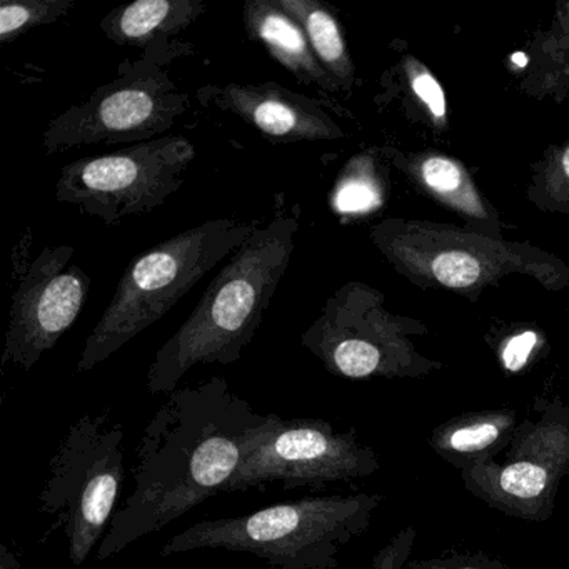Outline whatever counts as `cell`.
Instances as JSON below:
<instances>
[{"label":"cell","mask_w":569,"mask_h":569,"mask_svg":"<svg viewBox=\"0 0 569 569\" xmlns=\"http://www.w3.org/2000/svg\"><path fill=\"white\" fill-rule=\"evenodd\" d=\"M486 339L492 346L499 369L506 376L525 375L549 352L546 332L532 322L509 326L499 335L491 331Z\"/></svg>","instance_id":"obj_23"},{"label":"cell","mask_w":569,"mask_h":569,"mask_svg":"<svg viewBox=\"0 0 569 569\" xmlns=\"http://www.w3.org/2000/svg\"><path fill=\"white\" fill-rule=\"evenodd\" d=\"M406 569H511L485 552H449L439 558L409 561Z\"/></svg>","instance_id":"obj_25"},{"label":"cell","mask_w":569,"mask_h":569,"mask_svg":"<svg viewBox=\"0 0 569 569\" xmlns=\"http://www.w3.org/2000/svg\"><path fill=\"white\" fill-rule=\"evenodd\" d=\"M416 541L415 526H406L401 531L396 532L385 548L376 552L381 569H405L412 552Z\"/></svg>","instance_id":"obj_26"},{"label":"cell","mask_w":569,"mask_h":569,"mask_svg":"<svg viewBox=\"0 0 569 569\" xmlns=\"http://www.w3.org/2000/svg\"><path fill=\"white\" fill-rule=\"evenodd\" d=\"M268 416L256 411L222 376L171 392L142 432L131 495L116 508L96 559L121 555L228 491L249 441Z\"/></svg>","instance_id":"obj_1"},{"label":"cell","mask_w":569,"mask_h":569,"mask_svg":"<svg viewBox=\"0 0 569 569\" xmlns=\"http://www.w3.org/2000/svg\"><path fill=\"white\" fill-rule=\"evenodd\" d=\"M519 422L512 408L466 412L439 425L429 436V445L442 461L461 472L502 455Z\"/></svg>","instance_id":"obj_15"},{"label":"cell","mask_w":569,"mask_h":569,"mask_svg":"<svg viewBox=\"0 0 569 569\" xmlns=\"http://www.w3.org/2000/svg\"><path fill=\"white\" fill-rule=\"evenodd\" d=\"M386 94L395 99L408 121L425 126L435 134L449 132V106L445 89L431 69L406 52L382 78Z\"/></svg>","instance_id":"obj_19"},{"label":"cell","mask_w":569,"mask_h":569,"mask_svg":"<svg viewBox=\"0 0 569 569\" xmlns=\"http://www.w3.org/2000/svg\"><path fill=\"white\" fill-rule=\"evenodd\" d=\"M256 226L212 219L142 252L119 279L111 305L86 339L78 372H88L161 321L209 271L241 248Z\"/></svg>","instance_id":"obj_5"},{"label":"cell","mask_w":569,"mask_h":569,"mask_svg":"<svg viewBox=\"0 0 569 569\" xmlns=\"http://www.w3.org/2000/svg\"><path fill=\"white\" fill-rule=\"evenodd\" d=\"M381 495L318 496L249 515L206 519L172 536L162 556L228 549L268 562L269 569H335L342 548L371 526Z\"/></svg>","instance_id":"obj_4"},{"label":"cell","mask_w":569,"mask_h":569,"mask_svg":"<svg viewBox=\"0 0 569 569\" xmlns=\"http://www.w3.org/2000/svg\"><path fill=\"white\" fill-rule=\"evenodd\" d=\"M381 152L425 198L465 219L469 228L502 236L506 224L501 216L481 194L465 162L435 149L405 152L382 148Z\"/></svg>","instance_id":"obj_14"},{"label":"cell","mask_w":569,"mask_h":569,"mask_svg":"<svg viewBox=\"0 0 569 569\" xmlns=\"http://www.w3.org/2000/svg\"><path fill=\"white\" fill-rule=\"evenodd\" d=\"M381 469L371 446L355 429L338 431L326 419H284L269 415L254 432L228 491L264 485L318 489L331 482L369 478Z\"/></svg>","instance_id":"obj_11"},{"label":"cell","mask_w":569,"mask_h":569,"mask_svg":"<svg viewBox=\"0 0 569 569\" xmlns=\"http://www.w3.org/2000/svg\"><path fill=\"white\" fill-rule=\"evenodd\" d=\"M518 88L536 101L562 104L569 98V0L556 4L548 29L531 36Z\"/></svg>","instance_id":"obj_18"},{"label":"cell","mask_w":569,"mask_h":569,"mask_svg":"<svg viewBox=\"0 0 569 569\" xmlns=\"http://www.w3.org/2000/svg\"><path fill=\"white\" fill-rule=\"evenodd\" d=\"M381 149H368L352 156L329 194V206L342 222L365 218L385 206L388 196V171Z\"/></svg>","instance_id":"obj_21"},{"label":"cell","mask_w":569,"mask_h":569,"mask_svg":"<svg viewBox=\"0 0 569 569\" xmlns=\"http://www.w3.org/2000/svg\"><path fill=\"white\" fill-rule=\"evenodd\" d=\"M242 19L249 38L259 42L301 84L318 86L328 94L341 92L319 64L299 22L274 0H248L242 6Z\"/></svg>","instance_id":"obj_16"},{"label":"cell","mask_w":569,"mask_h":569,"mask_svg":"<svg viewBox=\"0 0 569 569\" xmlns=\"http://www.w3.org/2000/svg\"><path fill=\"white\" fill-rule=\"evenodd\" d=\"M126 479V429L111 411L88 412L71 422L49 462L39 512L68 542L81 568L101 545Z\"/></svg>","instance_id":"obj_6"},{"label":"cell","mask_w":569,"mask_h":569,"mask_svg":"<svg viewBox=\"0 0 569 569\" xmlns=\"http://www.w3.org/2000/svg\"><path fill=\"white\" fill-rule=\"evenodd\" d=\"M372 569H381V566H379L378 559H372Z\"/></svg>","instance_id":"obj_28"},{"label":"cell","mask_w":569,"mask_h":569,"mask_svg":"<svg viewBox=\"0 0 569 569\" xmlns=\"http://www.w3.org/2000/svg\"><path fill=\"white\" fill-rule=\"evenodd\" d=\"M276 4L299 22L316 59L339 91L351 94L356 84V66L345 32L335 12L318 0H274Z\"/></svg>","instance_id":"obj_20"},{"label":"cell","mask_w":569,"mask_h":569,"mask_svg":"<svg viewBox=\"0 0 569 569\" xmlns=\"http://www.w3.org/2000/svg\"><path fill=\"white\" fill-rule=\"evenodd\" d=\"M569 475V405L536 398L531 415L516 428L495 461L461 471L465 488L489 508L545 522L555 515L556 496Z\"/></svg>","instance_id":"obj_10"},{"label":"cell","mask_w":569,"mask_h":569,"mask_svg":"<svg viewBox=\"0 0 569 569\" xmlns=\"http://www.w3.org/2000/svg\"><path fill=\"white\" fill-rule=\"evenodd\" d=\"M0 569H24L16 552H12L8 545H2L0 548Z\"/></svg>","instance_id":"obj_27"},{"label":"cell","mask_w":569,"mask_h":569,"mask_svg":"<svg viewBox=\"0 0 569 569\" xmlns=\"http://www.w3.org/2000/svg\"><path fill=\"white\" fill-rule=\"evenodd\" d=\"M428 332L419 319L389 312L385 292L349 281L326 299L301 345L339 378L421 379L445 368L416 348Z\"/></svg>","instance_id":"obj_7"},{"label":"cell","mask_w":569,"mask_h":569,"mask_svg":"<svg viewBox=\"0 0 569 569\" xmlns=\"http://www.w3.org/2000/svg\"><path fill=\"white\" fill-rule=\"evenodd\" d=\"M299 208L256 228L209 282L184 325L158 349L149 395H171L198 365H234L258 335L296 248Z\"/></svg>","instance_id":"obj_2"},{"label":"cell","mask_w":569,"mask_h":569,"mask_svg":"<svg viewBox=\"0 0 569 569\" xmlns=\"http://www.w3.org/2000/svg\"><path fill=\"white\" fill-rule=\"evenodd\" d=\"M166 52L149 49L138 61L122 62L114 81L96 89L81 106H72L49 122L42 136L48 154L92 144H141L168 132L189 109L162 68Z\"/></svg>","instance_id":"obj_8"},{"label":"cell","mask_w":569,"mask_h":569,"mask_svg":"<svg viewBox=\"0 0 569 569\" xmlns=\"http://www.w3.org/2000/svg\"><path fill=\"white\" fill-rule=\"evenodd\" d=\"M222 111L238 116L274 142L336 141L341 126L315 99L296 94L276 82L228 84L212 91Z\"/></svg>","instance_id":"obj_13"},{"label":"cell","mask_w":569,"mask_h":569,"mask_svg":"<svg viewBox=\"0 0 569 569\" xmlns=\"http://www.w3.org/2000/svg\"><path fill=\"white\" fill-rule=\"evenodd\" d=\"M369 238L399 276L425 291L456 292L476 302L515 274L548 292L569 286V266L559 256L469 226L389 218L372 226Z\"/></svg>","instance_id":"obj_3"},{"label":"cell","mask_w":569,"mask_h":569,"mask_svg":"<svg viewBox=\"0 0 569 569\" xmlns=\"http://www.w3.org/2000/svg\"><path fill=\"white\" fill-rule=\"evenodd\" d=\"M194 159V146L182 136L76 159L61 169L54 198L114 228L129 216L164 204L184 184V172Z\"/></svg>","instance_id":"obj_9"},{"label":"cell","mask_w":569,"mask_h":569,"mask_svg":"<svg viewBox=\"0 0 569 569\" xmlns=\"http://www.w3.org/2000/svg\"><path fill=\"white\" fill-rule=\"evenodd\" d=\"M202 0H138L112 9L101 21L109 41L126 48L156 49L204 14Z\"/></svg>","instance_id":"obj_17"},{"label":"cell","mask_w":569,"mask_h":569,"mask_svg":"<svg viewBox=\"0 0 569 569\" xmlns=\"http://www.w3.org/2000/svg\"><path fill=\"white\" fill-rule=\"evenodd\" d=\"M74 248L42 249L12 296L2 366L31 371L78 321L91 291V276L72 264Z\"/></svg>","instance_id":"obj_12"},{"label":"cell","mask_w":569,"mask_h":569,"mask_svg":"<svg viewBox=\"0 0 569 569\" xmlns=\"http://www.w3.org/2000/svg\"><path fill=\"white\" fill-rule=\"evenodd\" d=\"M526 199L546 214L569 216V138L548 146L531 164Z\"/></svg>","instance_id":"obj_22"},{"label":"cell","mask_w":569,"mask_h":569,"mask_svg":"<svg viewBox=\"0 0 569 569\" xmlns=\"http://www.w3.org/2000/svg\"><path fill=\"white\" fill-rule=\"evenodd\" d=\"M76 0H8L0 6V44H11L26 32L52 24L74 9Z\"/></svg>","instance_id":"obj_24"}]
</instances>
